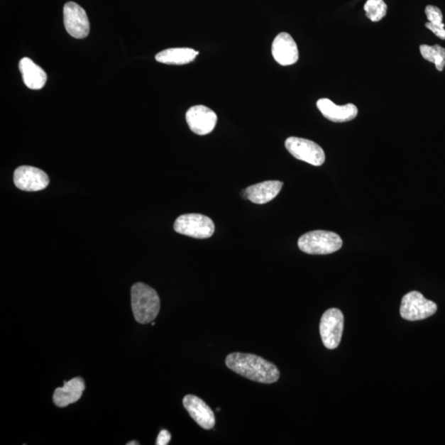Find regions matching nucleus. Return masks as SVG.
<instances>
[{
    "label": "nucleus",
    "mask_w": 445,
    "mask_h": 445,
    "mask_svg": "<svg viewBox=\"0 0 445 445\" xmlns=\"http://www.w3.org/2000/svg\"><path fill=\"white\" fill-rule=\"evenodd\" d=\"M225 363L229 369L255 382L273 383L280 378L278 367L253 354L232 353L227 356Z\"/></svg>",
    "instance_id": "nucleus-1"
},
{
    "label": "nucleus",
    "mask_w": 445,
    "mask_h": 445,
    "mask_svg": "<svg viewBox=\"0 0 445 445\" xmlns=\"http://www.w3.org/2000/svg\"><path fill=\"white\" fill-rule=\"evenodd\" d=\"M131 306L133 314L138 322L150 324L160 313V299L150 286L136 283L131 288Z\"/></svg>",
    "instance_id": "nucleus-2"
},
{
    "label": "nucleus",
    "mask_w": 445,
    "mask_h": 445,
    "mask_svg": "<svg viewBox=\"0 0 445 445\" xmlns=\"http://www.w3.org/2000/svg\"><path fill=\"white\" fill-rule=\"evenodd\" d=\"M344 242L334 232L315 230L307 233L299 238L298 246L302 252L311 255H326L336 253Z\"/></svg>",
    "instance_id": "nucleus-3"
},
{
    "label": "nucleus",
    "mask_w": 445,
    "mask_h": 445,
    "mask_svg": "<svg viewBox=\"0 0 445 445\" xmlns=\"http://www.w3.org/2000/svg\"><path fill=\"white\" fill-rule=\"evenodd\" d=\"M174 230L178 234L194 238H211L214 224L211 218L199 214H187L179 216L174 223Z\"/></svg>",
    "instance_id": "nucleus-4"
},
{
    "label": "nucleus",
    "mask_w": 445,
    "mask_h": 445,
    "mask_svg": "<svg viewBox=\"0 0 445 445\" xmlns=\"http://www.w3.org/2000/svg\"><path fill=\"white\" fill-rule=\"evenodd\" d=\"M437 305L420 292L412 291L403 297L400 308L402 318L408 321L428 319L436 313Z\"/></svg>",
    "instance_id": "nucleus-5"
},
{
    "label": "nucleus",
    "mask_w": 445,
    "mask_h": 445,
    "mask_svg": "<svg viewBox=\"0 0 445 445\" xmlns=\"http://www.w3.org/2000/svg\"><path fill=\"white\" fill-rule=\"evenodd\" d=\"M344 329V316L337 309L326 310L320 321V335L327 349L334 350L341 344Z\"/></svg>",
    "instance_id": "nucleus-6"
},
{
    "label": "nucleus",
    "mask_w": 445,
    "mask_h": 445,
    "mask_svg": "<svg viewBox=\"0 0 445 445\" xmlns=\"http://www.w3.org/2000/svg\"><path fill=\"white\" fill-rule=\"evenodd\" d=\"M285 148L297 160L314 166L324 165L326 156L324 150L315 142L299 137H290L285 141Z\"/></svg>",
    "instance_id": "nucleus-7"
},
{
    "label": "nucleus",
    "mask_w": 445,
    "mask_h": 445,
    "mask_svg": "<svg viewBox=\"0 0 445 445\" xmlns=\"http://www.w3.org/2000/svg\"><path fill=\"white\" fill-rule=\"evenodd\" d=\"M64 23L67 33L76 39H84L90 33V24L85 10L75 2L66 3L64 7Z\"/></svg>",
    "instance_id": "nucleus-8"
},
{
    "label": "nucleus",
    "mask_w": 445,
    "mask_h": 445,
    "mask_svg": "<svg viewBox=\"0 0 445 445\" xmlns=\"http://www.w3.org/2000/svg\"><path fill=\"white\" fill-rule=\"evenodd\" d=\"M13 182L20 190L38 192L48 187L50 179L47 173L38 167L21 166L15 170Z\"/></svg>",
    "instance_id": "nucleus-9"
},
{
    "label": "nucleus",
    "mask_w": 445,
    "mask_h": 445,
    "mask_svg": "<svg viewBox=\"0 0 445 445\" xmlns=\"http://www.w3.org/2000/svg\"><path fill=\"white\" fill-rule=\"evenodd\" d=\"M186 120L192 132L198 136H206L216 127L217 115L209 107L197 105L187 111Z\"/></svg>",
    "instance_id": "nucleus-10"
},
{
    "label": "nucleus",
    "mask_w": 445,
    "mask_h": 445,
    "mask_svg": "<svg viewBox=\"0 0 445 445\" xmlns=\"http://www.w3.org/2000/svg\"><path fill=\"white\" fill-rule=\"evenodd\" d=\"M273 55L276 62L280 65H294L299 60V50L291 35L287 33L278 35L273 43Z\"/></svg>",
    "instance_id": "nucleus-11"
},
{
    "label": "nucleus",
    "mask_w": 445,
    "mask_h": 445,
    "mask_svg": "<svg viewBox=\"0 0 445 445\" xmlns=\"http://www.w3.org/2000/svg\"><path fill=\"white\" fill-rule=\"evenodd\" d=\"M183 405L193 420L203 429H212L216 424L213 411L202 399L195 395H187L183 398Z\"/></svg>",
    "instance_id": "nucleus-12"
},
{
    "label": "nucleus",
    "mask_w": 445,
    "mask_h": 445,
    "mask_svg": "<svg viewBox=\"0 0 445 445\" xmlns=\"http://www.w3.org/2000/svg\"><path fill=\"white\" fill-rule=\"evenodd\" d=\"M317 106L325 119L336 123L354 120L358 115L357 107L352 104L339 106L330 99H322L317 101Z\"/></svg>",
    "instance_id": "nucleus-13"
},
{
    "label": "nucleus",
    "mask_w": 445,
    "mask_h": 445,
    "mask_svg": "<svg viewBox=\"0 0 445 445\" xmlns=\"http://www.w3.org/2000/svg\"><path fill=\"white\" fill-rule=\"evenodd\" d=\"M283 187L280 181H267L248 187L243 192V197L255 204H263L273 201Z\"/></svg>",
    "instance_id": "nucleus-14"
},
{
    "label": "nucleus",
    "mask_w": 445,
    "mask_h": 445,
    "mask_svg": "<svg viewBox=\"0 0 445 445\" xmlns=\"http://www.w3.org/2000/svg\"><path fill=\"white\" fill-rule=\"evenodd\" d=\"M84 390L83 378H74L68 382H65L63 387L56 388L53 396L54 403L58 407H66L70 404L78 402Z\"/></svg>",
    "instance_id": "nucleus-15"
},
{
    "label": "nucleus",
    "mask_w": 445,
    "mask_h": 445,
    "mask_svg": "<svg viewBox=\"0 0 445 445\" xmlns=\"http://www.w3.org/2000/svg\"><path fill=\"white\" fill-rule=\"evenodd\" d=\"M19 70L23 75V83L30 89H42L47 83L48 75L44 70L30 58L25 57L20 60Z\"/></svg>",
    "instance_id": "nucleus-16"
},
{
    "label": "nucleus",
    "mask_w": 445,
    "mask_h": 445,
    "mask_svg": "<svg viewBox=\"0 0 445 445\" xmlns=\"http://www.w3.org/2000/svg\"><path fill=\"white\" fill-rule=\"evenodd\" d=\"M198 54L199 51L191 48H170L157 54L155 59L162 64L182 65L192 62Z\"/></svg>",
    "instance_id": "nucleus-17"
},
{
    "label": "nucleus",
    "mask_w": 445,
    "mask_h": 445,
    "mask_svg": "<svg viewBox=\"0 0 445 445\" xmlns=\"http://www.w3.org/2000/svg\"><path fill=\"white\" fill-rule=\"evenodd\" d=\"M424 12H426L428 19L426 28L432 31L439 38L445 40V29L441 10L436 6H434V5H428Z\"/></svg>",
    "instance_id": "nucleus-18"
},
{
    "label": "nucleus",
    "mask_w": 445,
    "mask_h": 445,
    "mask_svg": "<svg viewBox=\"0 0 445 445\" xmlns=\"http://www.w3.org/2000/svg\"><path fill=\"white\" fill-rule=\"evenodd\" d=\"M421 54L424 60L436 65L439 71H443L445 67V49L439 45H422Z\"/></svg>",
    "instance_id": "nucleus-19"
},
{
    "label": "nucleus",
    "mask_w": 445,
    "mask_h": 445,
    "mask_svg": "<svg viewBox=\"0 0 445 445\" xmlns=\"http://www.w3.org/2000/svg\"><path fill=\"white\" fill-rule=\"evenodd\" d=\"M364 9L366 17L376 23L386 16L388 7L383 0H367Z\"/></svg>",
    "instance_id": "nucleus-20"
},
{
    "label": "nucleus",
    "mask_w": 445,
    "mask_h": 445,
    "mask_svg": "<svg viewBox=\"0 0 445 445\" xmlns=\"http://www.w3.org/2000/svg\"><path fill=\"white\" fill-rule=\"evenodd\" d=\"M171 441V434L166 431V429H163L160 432V434L157 438L156 444L157 445H167L170 444Z\"/></svg>",
    "instance_id": "nucleus-21"
},
{
    "label": "nucleus",
    "mask_w": 445,
    "mask_h": 445,
    "mask_svg": "<svg viewBox=\"0 0 445 445\" xmlns=\"http://www.w3.org/2000/svg\"><path fill=\"white\" fill-rule=\"evenodd\" d=\"M139 444V443H137L136 441H131L127 444V445H138Z\"/></svg>",
    "instance_id": "nucleus-22"
}]
</instances>
